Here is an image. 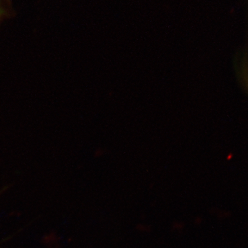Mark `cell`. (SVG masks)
Masks as SVG:
<instances>
[{"label":"cell","instance_id":"6da1fadb","mask_svg":"<svg viewBox=\"0 0 248 248\" xmlns=\"http://www.w3.org/2000/svg\"><path fill=\"white\" fill-rule=\"evenodd\" d=\"M241 78L243 85L248 92V63H245L241 72Z\"/></svg>","mask_w":248,"mask_h":248},{"label":"cell","instance_id":"7a4b0ae2","mask_svg":"<svg viewBox=\"0 0 248 248\" xmlns=\"http://www.w3.org/2000/svg\"><path fill=\"white\" fill-rule=\"evenodd\" d=\"M5 14H6V11H5L2 4L0 2V21H1V19L4 17Z\"/></svg>","mask_w":248,"mask_h":248}]
</instances>
